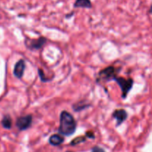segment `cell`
Segmentation results:
<instances>
[{
	"mask_svg": "<svg viewBox=\"0 0 152 152\" xmlns=\"http://www.w3.org/2000/svg\"><path fill=\"white\" fill-rule=\"evenodd\" d=\"M64 142V138L59 134H53L49 138V143L53 146H58Z\"/></svg>",
	"mask_w": 152,
	"mask_h": 152,
	"instance_id": "cell-8",
	"label": "cell"
},
{
	"mask_svg": "<svg viewBox=\"0 0 152 152\" xmlns=\"http://www.w3.org/2000/svg\"><path fill=\"white\" fill-rule=\"evenodd\" d=\"M1 125L3 128L5 129H10L12 127V119L9 115H5L3 117L2 120H1Z\"/></svg>",
	"mask_w": 152,
	"mask_h": 152,
	"instance_id": "cell-10",
	"label": "cell"
},
{
	"mask_svg": "<svg viewBox=\"0 0 152 152\" xmlns=\"http://www.w3.org/2000/svg\"><path fill=\"white\" fill-rule=\"evenodd\" d=\"M113 117L117 120V126H120L126 120L128 117V113L124 109H117L114 111Z\"/></svg>",
	"mask_w": 152,
	"mask_h": 152,
	"instance_id": "cell-7",
	"label": "cell"
},
{
	"mask_svg": "<svg viewBox=\"0 0 152 152\" xmlns=\"http://www.w3.org/2000/svg\"><path fill=\"white\" fill-rule=\"evenodd\" d=\"M91 152H105V150L103 149V148H100V147L95 146V147H94L93 148H92Z\"/></svg>",
	"mask_w": 152,
	"mask_h": 152,
	"instance_id": "cell-12",
	"label": "cell"
},
{
	"mask_svg": "<svg viewBox=\"0 0 152 152\" xmlns=\"http://www.w3.org/2000/svg\"><path fill=\"white\" fill-rule=\"evenodd\" d=\"M86 137H77L76 139L73 140L72 142H71V145H77V144L80 143V142H85L86 141Z\"/></svg>",
	"mask_w": 152,
	"mask_h": 152,
	"instance_id": "cell-11",
	"label": "cell"
},
{
	"mask_svg": "<svg viewBox=\"0 0 152 152\" xmlns=\"http://www.w3.org/2000/svg\"><path fill=\"white\" fill-rule=\"evenodd\" d=\"M74 7H84V8H91L92 4L91 0H76L74 4Z\"/></svg>",
	"mask_w": 152,
	"mask_h": 152,
	"instance_id": "cell-9",
	"label": "cell"
},
{
	"mask_svg": "<svg viewBox=\"0 0 152 152\" xmlns=\"http://www.w3.org/2000/svg\"><path fill=\"white\" fill-rule=\"evenodd\" d=\"M28 44H26L27 48L31 50H39L42 48L43 45L45 44L46 39L45 37H40V38L35 39H29Z\"/></svg>",
	"mask_w": 152,
	"mask_h": 152,
	"instance_id": "cell-5",
	"label": "cell"
},
{
	"mask_svg": "<svg viewBox=\"0 0 152 152\" xmlns=\"http://www.w3.org/2000/svg\"><path fill=\"white\" fill-rule=\"evenodd\" d=\"M67 152H71V151H67Z\"/></svg>",
	"mask_w": 152,
	"mask_h": 152,
	"instance_id": "cell-13",
	"label": "cell"
},
{
	"mask_svg": "<svg viewBox=\"0 0 152 152\" xmlns=\"http://www.w3.org/2000/svg\"><path fill=\"white\" fill-rule=\"evenodd\" d=\"M25 70V62L23 59L18 61L14 65L13 68V74L18 79H21L23 77L24 72Z\"/></svg>",
	"mask_w": 152,
	"mask_h": 152,
	"instance_id": "cell-6",
	"label": "cell"
},
{
	"mask_svg": "<svg viewBox=\"0 0 152 152\" xmlns=\"http://www.w3.org/2000/svg\"><path fill=\"white\" fill-rule=\"evenodd\" d=\"M115 77H117V72L114 67L109 66L105 69L102 70L99 73V80H105V81H110L113 80Z\"/></svg>",
	"mask_w": 152,
	"mask_h": 152,
	"instance_id": "cell-4",
	"label": "cell"
},
{
	"mask_svg": "<svg viewBox=\"0 0 152 152\" xmlns=\"http://www.w3.org/2000/svg\"><path fill=\"white\" fill-rule=\"evenodd\" d=\"M33 122V117L31 114L22 116L16 120V126L19 131H25L31 127Z\"/></svg>",
	"mask_w": 152,
	"mask_h": 152,
	"instance_id": "cell-3",
	"label": "cell"
},
{
	"mask_svg": "<svg viewBox=\"0 0 152 152\" xmlns=\"http://www.w3.org/2000/svg\"><path fill=\"white\" fill-rule=\"evenodd\" d=\"M77 129V123L74 117L68 111H63L60 114V124L58 132L64 136H71L74 134Z\"/></svg>",
	"mask_w": 152,
	"mask_h": 152,
	"instance_id": "cell-1",
	"label": "cell"
},
{
	"mask_svg": "<svg viewBox=\"0 0 152 152\" xmlns=\"http://www.w3.org/2000/svg\"><path fill=\"white\" fill-rule=\"evenodd\" d=\"M114 81L117 82V84L120 87L122 91V98L126 99L127 96L129 92L132 90V87L134 85V80L133 79L129 78V79H125L123 77H115L114 78Z\"/></svg>",
	"mask_w": 152,
	"mask_h": 152,
	"instance_id": "cell-2",
	"label": "cell"
}]
</instances>
